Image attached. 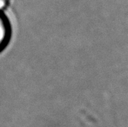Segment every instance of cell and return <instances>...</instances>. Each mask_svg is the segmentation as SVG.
Listing matches in <instances>:
<instances>
[{"mask_svg":"<svg viewBox=\"0 0 128 127\" xmlns=\"http://www.w3.org/2000/svg\"><path fill=\"white\" fill-rule=\"evenodd\" d=\"M9 3V0H0V12L2 10L5 9Z\"/></svg>","mask_w":128,"mask_h":127,"instance_id":"obj_2","label":"cell"},{"mask_svg":"<svg viewBox=\"0 0 128 127\" xmlns=\"http://www.w3.org/2000/svg\"><path fill=\"white\" fill-rule=\"evenodd\" d=\"M10 25L7 17L0 12V51H2L8 44L10 38Z\"/></svg>","mask_w":128,"mask_h":127,"instance_id":"obj_1","label":"cell"}]
</instances>
